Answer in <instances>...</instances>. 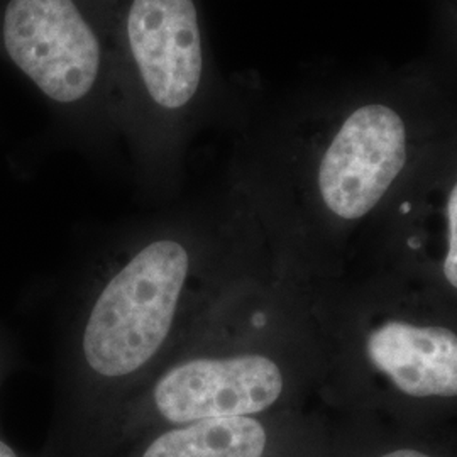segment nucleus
<instances>
[{
    "label": "nucleus",
    "mask_w": 457,
    "mask_h": 457,
    "mask_svg": "<svg viewBox=\"0 0 457 457\" xmlns=\"http://www.w3.org/2000/svg\"><path fill=\"white\" fill-rule=\"evenodd\" d=\"M245 279V243L228 222H166L105 243L73 296V410L102 424Z\"/></svg>",
    "instance_id": "nucleus-1"
},
{
    "label": "nucleus",
    "mask_w": 457,
    "mask_h": 457,
    "mask_svg": "<svg viewBox=\"0 0 457 457\" xmlns=\"http://www.w3.org/2000/svg\"><path fill=\"white\" fill-rule=\"evenodd\" d=\"M239 283L179 353L98 425L114 442L149 428L200 420L260 417L288 392V364L262 341L270 315L245 309Z\"/></svg>",
    "instance_id": "nucleus-2"
},
{
    "label": "nucleus",
    "mask_w": 457,
    "mask_h": 457,
    "mask_svg": "<svg viewBox=\"0 0 457 457\" xmlns=\"http://www.w3.org/2000/svg\"><path fill=\"white\" fill-rule=\"evenodd\" d=\"M449 85L444 68H427L360 87L317 164L327 212L356 220L379 205L409 163L410 114Z\"/></svg>",
    "instance_id": "nucleus-3"
},
{
    "label": "nucleus",
    "mask_w": 457,
    "mask_h": 457,
    "mask_svg": "<svg viewBox=\"0 0 457 457\" xmlns=\"http://www.w3.org/2000/svg\"><path fill=\"white\" fill-rule=\"evenodd\" d=\"M2 33L11 60L54 102L71 104L92 90L100 46L73 0H11Z\"/></svg>",
    "instance_id": "nucleus-4"
},
{
    "label": "nucleus",
    "mask_w": 457,
    "mask_h": 457,
    "mask_svg": "<svg viewBox=\"0 0 457 457\" xmlns=\"http://www.w3.org/2000/svg\"><path fill=\"white\" fill-rule=\"evenodd\" d=\"M132 54L151 98L180 109L202 77V43L192 0H134L128 17Z\"/></svg>",
    "instance_id": "nucleus-5"
},
{
    "label": "nucleus",
    "mask_w": 457,
    "mask_h": 457,
    "mask_svg": "<svg viewBox=\"0 0 457 457\" xmlns=\"http://www.w3.org/2000/svg\"><path fill=\"white\" fill-rule=\"evenodd\" d=\"M368 358L410 396H456L457 334L445 327L385 322L366 341Z\"/></svg>",
    "instance_id": "nucleus-6"
},
{
    "label": "nucleus",
    "mask_w": 457,
    "mask_h": 457,
    "mask_svg": "<svg viewBox=\"0 0 457 457\" xmlns=\"http://www.w3.org/2000/svg\"><path fill=\"white\" fill-rule=\"evenodd\" d=\"M129 439L126 457H266L270 449L268 427L258 417L158 427Z\"/></svg>",
    "instance_id": "nucleus-7"
},
{
    "label": "nucleus",
    "mask_w": 457,
    "mask_h": 457,
    "mask_svg": "<svg viewBox=\"0 0 457 457\" xmlns=\"http://www.w3.org/2000/svg\"><path fill=\"white\" fill-rule=\"evenodd\" d=\"M445 219H447L449 249L444 260V275L447 278V281L457 288V179L447 192Z\"/></svg>",
    "instance_id": "nucleus-8"
},
{
    "label": "nucleus",
    "mask_w": 457,
    "mask_h": 457,
    "mask_svg": "<svg viewBox=\"0 0 457 457\" xmlns=\"http://www.w3.org/2000/svg\"><path fill=\"white\" fill-rule=\"evenodd\" d=\"M439 16L449 56L457 63V0H439Z\"/></svg>",
    "instance_id": "nucleus-9"
},
{
    "label": "nucleus",
    "mask_w": 457,
    "mask_h": 457,
    "mask_svg": "<svg viewBox=\"0 0 457 457\" xmlns=\"http://www.w3.org/2000/svg\"><path fill=\"white\" fill-rule=\"evenodd\" d=\"M381 457H428L425 456L424 453H419V451H413V449H400V451H393L388 453L385 456Z\"/></svg>",
    "instance_id": "nucleus-10"
},
{
    "label": "nucleus",
    "mask_w": 457,
    "mask_h": 457,
    "mask_svg": "<svg viewBox=\"0 0 457 457\" xmlns=\"http://www.w3.org/2000/svg\"><path fill=\"white\" fill-rule=\"evenodd\" d=\"M0 457H17V454L12 451V447L9 444L0 441Z\"/></svg>",
    "instance_id": "nucleus-11"
}]
</instances>
